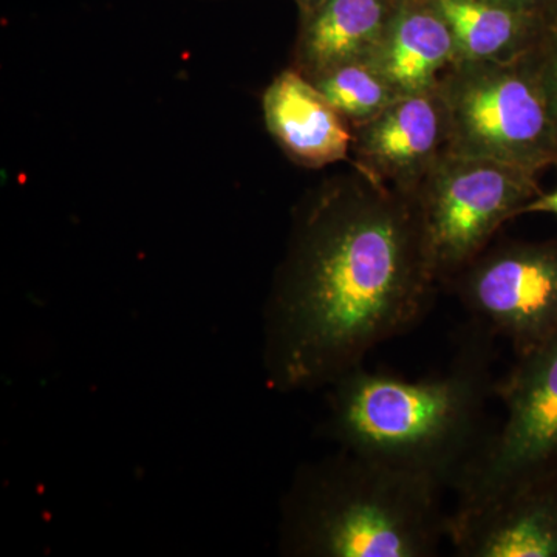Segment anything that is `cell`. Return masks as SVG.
<instances>
[{
	"instance_id": "cell-1",
	"label": "cell",
	"mask_w": 557,
	"mask_h": 557,
	"mask_svg": "<svg viewBox=\"0 0 557 557\" xmlns=\"http://www.w3.org/2000/svg\"><path fill=\"white\" fill-rule=\"evenodd\" d=\"M440 287L413 197L355 170L311 190L277 293L288 383L343 376L416 329Z\"/></svg>"
},
{
	"instance_id": "cell-2",
	"label": "cell",
	"mask_w": 557,
	"mask_h": 557,
	"mask_svg": "<svg viewBox=\"0 0 557 557\" xmlns=\"http://www.w3.org/2000/svg\"><path fill=\"white\" fill-rule=\"evenodd\" d=\"M493 338L472 324L449 369L410 381L351 369L341 376L336 429L351 453L454 490L490 434L497 397Z\"/></svg>"
},
{
	"instance_id": "cell-3",
	"label": "cell",
	"mask_w": 557,
	"mask_h": 557,
	"mask_svg": "<svg viewBox=\"0 0 557 557\" xmlns=\"http://www.w3.org/2000/svg\"><path fill=\"white\" fill-rule=\"evenodd\" d=\"M354 454L317 486L310 549L335 557H432L449 539L445 487Z\"/></svg>"
},
{
	"instance_id": "cell-4",
	"label": "cell",
	"mask_w": 557,
	"mask_h": 557,
	"mask_svg": "<svg viewBox=\"0 0 557 557\" xmlns=\"http://www.w3.org/2000/svg\"><path fill=\"white\" fill-rule=\"evenodd\" d=\"M437 87L448 113L449 153L536 175L557 166V120L539 44L511 60H458Z\"/></svg>"
},
{
	"instance_id": "cell-5",
	"label": "cell",
	"mask_w": 557,
	"mask_h": 557,
	"mask_svg": "<svg viewBox=\"0 0 557 557\" xmlns=\"http://www.w3.org/2000/svg\"><path fill=\"white\" fill-rule=\"evenodd\" d=\"M497 398L500 426L491 429L472 463L458 480L453 515L475 511L502 498L557 480V330L516 358Z\"/></svg>"
},
{
	"instance_id": "cell-6",
	"label": "cell",
	"mask_w": 557,
	"mask_h": 557,
	"mask_svg": "<svg viewBox=\"0 0 557 557\" xmlns=\"http://www.w3.org/2000/svg\"><path fill=\"white\" fill-rule=\"evenodd\" d=\"M536 178L522 168L460 153H445L434 164L412 197L440 287L541 196Z\"/></svg>"
},
{
	"instance_id": "cell-7",
	"label": "cell",
	"mask_w": 557,
	"mask_h": 557,
	"mask_svg": "<svg viewBox=\"0 0 557 557\" xmlns=\"http://www.w3.org/2000/svg\"><path fill=\"white\" fill-rule=\"evenodd\" d=\"M446 287L472 324L507 339L522 357L557 330V242L490 245Z\"/></svg>"
},
{
	"instance_id": "cell-8",
	"label": "cell",
	"mask_w": 557,
	"mask_h": 557,
	"mask_svg": "<svg viewBox=\"0 0 557 557\" xmlns=\"http://www.w3.org/2000/svg\"><path fill=\"white\" fill-rule=\"evenodd\" d=\"M351 132L355 170L409 196L449 152L448 113L438 87L403 95Z\"/></svg>"
},
{
	"instance_id": "cell-9",
	"label": "cell",
	"mask_w": 557,
	"mask_h": 557,
	"mask_svg": "<svg viewBox=\"0 0 557 557\" xmlns=\"http://www.w3.org/2000/svg\"><path fill=\"white\" fill-rule=\"evenodd\" d=\"M448 541L463 557H557V480L450 512Z\"/></svg>"
},
{
	"instance_id": "cell-10",
	"label": "cell",
	"mask_w": 557,
	"mask_h": 557,
	"mask_svg": "<svg viewBox=\"0 0 557 557\" xmlns=\"http://www.w3.org/2000/svg\"><path fill=\"white\" fill-rule=\"evenodd\" d=\"M262 113L271 137L298 166L322 170L350 156V124L296 69L274 76L263 91Z\"/></svg>"
},
{
	"instance_id": "cell-11",
	"label": "cell",
	"mask_w": 557,
	"mask_h": 557,
	"mask_svg": "<svg viewBox=\"0 0 557 557\" xmlns=\"http://www.w3.org/2000/svg\"><path fill=\"white\" fill-rule=\"evenodd\" d=\"M397 0H319L299 14L292 67L306 78L350 61L369 60Z\"/></svg>"
},
{
	"instance_id": "cell-12",
	"label": "cell",
	"mask_w": 557,
	"mask_h": 557,
	"mask_svg": "<svg viewBox=\"0 0 557 557\" xmlns=\"http://www.w3.org/2000/svg\"><path fill=\"white\" fill-rule=\"evenodd\" d=\"M401 95L435 89L458 61L453 32L428 0H397L370 58Z\"/></svg>"
},
{
	"instance_id": "cell-13",
	"label": "cell",
	"mask_w": 557,
	"mask_h": 557,
	"mask_svg": "<svg viewBox=\"0 0 557 557\" xmlns=\"http://www.w3.org/2000/svg\"><path fill=\"white\" fill-rule=\"evenodd\" d=\"M453 32L458 60H511L537 46L553 14L507 9L486 0H428Z\"/></svg>"
},
{
	"instance_id": "cell-14",
	"label": "cell",
	"mask_w": 557,
	"mask_h": 557,
	"mask_svg": "<svg viewBox=\"0 0 557 557\" xmlns=\"http://www.w3.org/2000/svg\"><path fill=\"white\" fill-rule=\"evenodd\" d=\"M310 81L351 129L375 119L403 97L370 58L336 65Z\"/></svg>"
},
{
	"instance_id": "cell-15",
	"label": "cell",
	"mask_w": 557,
	"mask_h": 557,
	"mask_svg": "<svg viewBox=\"0 0 557 557\" xmlns=\"http://www.w3.org/2000/svg\"><path fill=\"white\" fill-rule=\"evenodd\" d=\"M539 53H541L542 65H544L545 78H547L557 120V11L549 17L544 36L539 42Z\"/></svg>"
},
{
	"instance_id": "cell-16",
	"label": "cell",
	"mask_w": 557,
	"mask_h": 557,
	"mask_svg": "<svg viewBox=\"0 0 557 557\" xmlns=\"http://www.w3.org/2000/svg\"><path fill=\"white\" fill-rule=\"evenodd\" d=\"M486 2L537 14H553L557 10V0H486Z\"/></svg>"
},
{
	"instance_id": "cell-17",
	"label": "cell",
	"mask_w": 557,
	"mask_h": 557,
	"mask_svg": "<svg viewBox=\"0 0 557 557\" xmlns=\"http://www.w3.org/2000/svg\"><path fill=\"white\" fill-rule=\"evenodd\" d=\"M553 214L557 215V189L549 194H541L522 209V214Z\"/></svg>"
},
{
	"instance_id": "cell-18",
	"label": "cell",
	"mask_w": 557,
	"mask_h": 557,
	"mask_svg": "<svg viewBox=\"0 0 557 557\" xmlns=\"http://www.w3.org/2000/svg\"><path fill=\"white\" fill-rule=\"evenodd\" d=\"M319 0H295L296 7H298L299 14L306 13V11H309L311 7L317 5Z\"/></svg>"
}]
</instances>
